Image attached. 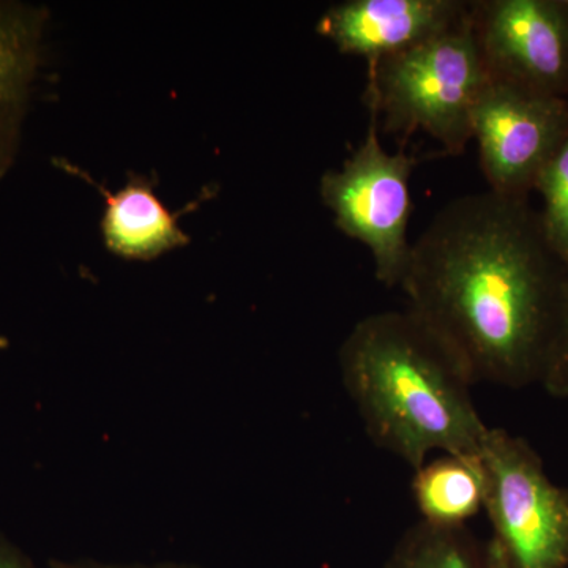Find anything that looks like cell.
Masks as SVG:
<instances>
[{
	"instance_id": "1",
	"label": "cell",
	"mask_w": 568,
	"mask_h": 568,
	"mask_svg": "<svg viewBox=\"0 0 568 568\" xmlns=\"http://www.w3.org/2000/svg\"><path fill=\"white\" fill-rule=\"evenodd\" d=\"M568 272L529 200H452L414 242L399 290L474 383L540 384L558 336Z\"/></svg>"
},
{
	"instance_id": "2",
	"label": "cell",
	"mask_w": 568,
	"mask_h": 568,
	"mask_svg": "<svg viewBox=\"0 0 568 568\" xmlns=\"http://www.w3.org/2000/svg\"><path fill=\"white\" fill-rule=\"evenodd\" d=\"M339 375L366 435L414 470L429 454L478 455L489 426L474 405V381L447 343L410 310L354 325Z\"/></svg>"
},
{
	"instance_id": "3",
	"label": "cell",
	"mask_w": 568,
	"mask_h": 568,
	"mask_svg": "<svg viewBox=\"0 0 568 568\" xmlns=\"http://www.w3.org/2000/svg\"><path fill=\"white\" fill-rule=\"evenodd\" d=\"M491 81L469 17L443 36L368 63L364 100L379 132H424L448 155L473 141V112Z\"/></svg>"
},
{
	"instance_id": "4",
	"label": "cell",
	"mask_w": 568,
	"mask_h": 568,
	"mask_svg": "<svg viewBox=\"0 0 568 568\" xmlns=\"http://www.w3.org/2000/svg\"><path fill=\"white\" fill-rule=\"evenodd\" d=\"M491 568H568V489L552 484L528 440L489 428L481 444Z\"/></svg>"
},
{
	"instance_id": "5",
	"label": "cell",
	"mask_w": 568,
	"mask_h": 568,
	"mask_svg": "<svg viewBox=\"0 0 568 568\" xmlns=\"http://www.w3.org/2000/svg\"><path fill=\"white\" fill-rule=\"evenodd\" d=\"M416 164V156L387 152L369 118L364 142L339 170L321 178V197L334 212L335 226L369 250L376 280L386 287H399L409 264V182Z\"/></svg>"
},
{
	"instance_id": "6",
	"label": "cell",
	"mask_w": 568,
	"mask_h": 568,
	"mask_svg": "<svg viewBox=\"0 0 568 568\" xmlns=\"http://www.w3.org/2000/svg\"><path fill=\"white\" fill-rule=\"evenodd\" d=\"M568 136V99L491 80L473 112L489 192L529 200L541 171Z\"/></svg>"
},
{
	"instance_id": "7",
	"label": "cell",
	"mask_w": 568,
	"mask_h": 568,
	"mask_svg": "<svg viewBox=\"0 0 568 568\" xmlns=\"http://www.w3.org/2000/svg\"><path fill=\"white\" fill-rule=\"evenodd\" d=\"M470 22L491 80L568 99V0H474Z\"/></svg>"
},
{
	"instance_id": "8",
	"label": "cell",
	"mask_w": 568,
	"mask_h": 568,
	"mask_svg": "<svg viewBox=\"0 0 568 568\" xmlns=\"http://www.w3.org/2000/svg\"><path fill=\"white\" fill-rule=\"evenodd\" d=\"M469 10V0H345L325 10L316 31L372 63L452 31Z\"/></svg>"
},
{
	"instance_id": "9",
	"label": "cell",
	"mask_w": 568,
	"mask_h": 568,
	"mask_svg": "<svg viewBox=\"0 0 568 568\" xmlns=\"http://www.w3.org/2000/svg\"><path fill=\"white\" fill-rule=\"evenodd\" d=\"M47 21L44 9L0 2V179L10 170L20 145Z\"/></svg>"
},
{
	"instance_id": "10",
	"label": "cell",
	"mask_w": 568,
	"mask_h": 568,
	"mask_svg": "<svg viewBox=\"0 0 568 568\" xmlns=\"http://www.w3.org/2000/svg\"><path fill=\"white\" fill-rule=\"evenodd\" d=\"M106 200L102 219L104 244L125 260L152 261L190 244L175 215L153 193L148 179L134 175L119 192L100 186Z\"/></svg>"
},
{
	"instance_id": "11",
	"label": "cell",
	"mask_w": 568,
	"mask_h": 568,
	"mask_svg": "<svg viewBox=\"0 0 568 568\" xmlns=\"http://www.w3.org/2000/svg\"><path fill=\"white\" fill-rule=\"evenodd\" d=\"M485 470L478 455H443L416 469L413 495L422 521L465 526L484 510Z\"/></svg>"
},
{
	"instance_id": "12",
	"label": "cell",
	"mask_w": 568,
	"mask_h": 568,
	"mask_svg": "<svg viewBox=\"0 0 568 568\" xmlns=\"http://www.w3.org/2000/svg\"><path fill=\"white\" fill-rule=\"evenodd\" d=\"M384 568H491L487 547L466 526L417 521L403 534Z\"/></svg>"
},
{
	"instance_id": "13",
	"label": "cell",
	"mask_w": 568,
	"mask_h": 568,
	"mask_svg": "<svg viewBox=\"0 0 568 568\" xmlns=\"http://www.w3.org/2000/svg\"><path fill=\"white\" fill-rule=\"evenodd\" d=\"M541 230L552 252L568 272V136L538 178Z\"/></svg>"
},
{
	"instance_id": "14",
	"label": "cell",
	"mask_w": 568,
	"mask_h": 568,
	"mask_svg": "<svg viewBox=\"0 0 568 568\" xmlns=\"http://www.w3.org/2000/svg\"><path fill=\"white\" fill-rule=\"evenodd\" d=\"M540 386L555 398H568V283L564 295L558 336Z\"/></svg>"
},
{
	"instance_id": "15",
	"label": "cell",
	"mask_w": 568,
	"mask_h": 568,
	"mask_svg": "<svg viewBox=\"0 0 568 568\" xmlns=\"http://www.w3.org/2000/svg\"><path fill=\"white\" fill-rule=\"evenodd\" d=\"M48 568H197L192 566H182V564H153V566H144V564H104L99 560L80 559V560H61L52 559L48 564Z\"/></svg>"
},
{
	"instance_id": "16",
	"label": "cell",
	"mask_w": 568,
	"mask_h": 568,
	"mask_svg": "<svg viewBox=\"0 0 568 568\" xmlns=\"http://www.w3.org/2000/svg\"><path fill=\"white\" fill-rule=\"evenodd\" d=\"M0 568H37L31 559L14 547L11 541L0 536Z\"/></svg>"
},
{
	"instance_id": "17",
	"label": "cell",
	"mask_w": 568,
	"mask_h": 568,
	"mask_svg": "<svg viewBox=\"0 0 568 568\" xmlns=\"http://www.w3.org/2000/svg\"><path fill=\"white\" fill-rule=\"evenodd\" d=\"M9 345V339H7L6 336L0 335V351L7 349Z\"/></svg>"
}]
</instances>
